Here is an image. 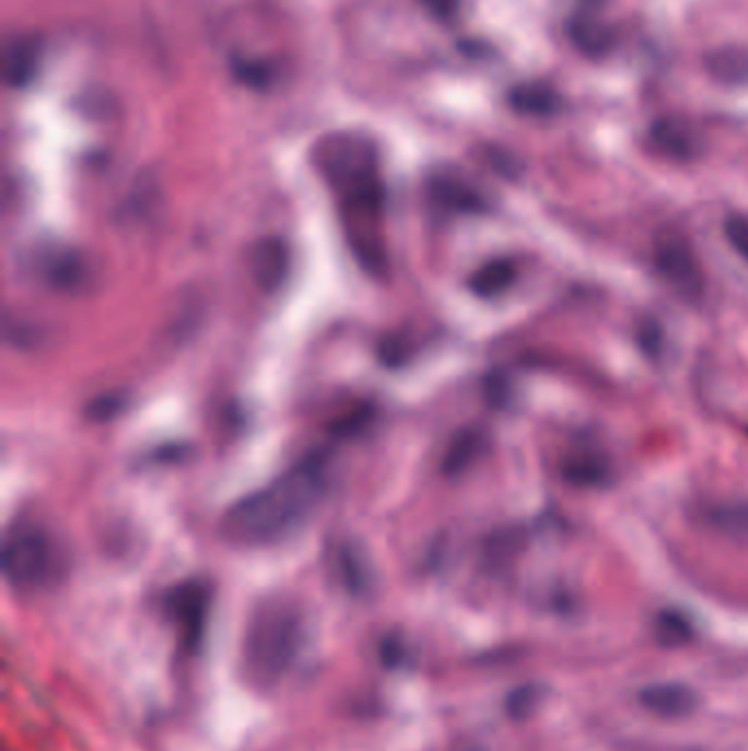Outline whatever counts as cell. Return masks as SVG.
Returning a JSON list of instances; mask_svg holds the SVG:
<instances>
[{
	"mask_svg": "<svg viewBox=\"0 0 748 751\" xmlns=\"http://www.w3.org/2000/svg\"><path fill=\"white\" fill-rule=\"evenodd\" d=\"M711 73L728 84L748 82V56L737 49H722L709 60Z\"/></svg>",
	"mask_w": 748,
	"mask_h": 751,
	"instance_id": "cell-16",
	"label": "cell"
},
{
	"mask_svg": "<svg viewBox=\"0 0 748 751\" xmlns=\"http://www.w3.org/2000/svg\"><path fill=\"white\" fill-rule=\"evenodd\" d=\"M317 166L336 194L378 179L376 152L367 139L332 137L317 148Z\"/></svg>",
	"mask_w": 748,
	"mask_h": 751,
	"instance_id": "cell-4",
	"label": "cell"
},
{
	"mask_svg": "<svg viewBox=\"0 0 748 751\" xmlns=\"http://www.w3.org/2000/svg\"><path fill=\"white\" fill-rule=\"evenodd\" d=\"M658 635L667 644H680L691 635V628H689L687 619L680 617L678 613H665L658 619Z\"/></svg>",
	"mask_w": 748,
	"mask_h": 751,
	"instance_id": "cell-18",
	"label": "cell"
},
{
	"mask_svg": "<svg viewBox=\"0 0 748 751\" xmlns=\"http://www.w3.org/2000/svg\"><path fill=\"white\" fill-rule=\"evenodd\" d=\"M433 194L437 203L454 212H481L483 209V196L459 177H450V174L437 177L433 181Z\"/></svg>",
	"mask_w": 748,
	"mask_h": 751,
	"instance_id": "cell-10",
	"label": "cell"
},
{
	"mask_svg": "<svg viewBox=\"0 0 748 751\" xmlns=\"http://www.w3.org/2000/svg\"><path fill=\"white\" fill-rule=\"evenodd\" d=\"M724 234L730 247L748 262V218H741V216L728 218L724 225Z\"/></svg>",
	"mask_w": 748,
	"mask_h": 751,
	"instance_id": "cell-19",
	"label": "cell"
},
{
	"mask_svg": "<svg viewBox=\"0 0 748 751\" xmlns=\"http://www.w3.org/2000/svg\"><path fill=\"white\" fill-rule=\"evenodd\" d=\"M713 527L728 534L730 538L748 541V501L724 503L709 512Z\"/></svg>",
	"mask_w": 748,
	"mask_h": 751,
	"instance_id": "cell-15",
	"label": "cell"
},
{
	"mask_svg": "<svg viewBox=\"0 0 748 751\" xmlns=\"http://www.w3.org/2000/svg\"><path fill=\"white\" fill-rule=\"evenodd\" d=\"M641 703L658 716H684L695 707V694L680 683H656L641 690Z\"/></svg>",
	"mask_w": 748,
	"mask_h": 751,
	"instance_id": "cell-8",
	"label": "cell"
},
{
	"mask_svg": "<svg viewBox=\"0 0 748 751\" xmlns=\"http://www.w3.org/2000/svg\"><path fill=\"white\" fill-rule=\"evenodd\" d=\"M568 32H571V41L584 54L597 56V54H603L608 47V32L592 19H575L568 25Z\"/></svg>",
	"mask_w": 748,
	"mask_h": 751,
	"instance_id": "cell-17",
	"label": "cell"
},
{
	"mask_svg": "<svg viewBox=\"0 0 748 751\" xmlns=\"http://www.w3.org/2000/svg\"><path fill=\"white\" fill-rule=\"evenodd\" d=\"M483 446H485V435L479 429L461 431L446 453V459H444L446 473L448 475L463 473L481 455Z\"/></svg>",
	"mask_w": 748,
	"mask_h": 751,
	"instance_id": "cell-14",
	"label": "cell"
},
{
	"mask_svg": "<svg viewBox=\"0 0 748 751\" xmlns=\"http://www.w3.org/2000/svg\"><path fill=\"white\" fill-rule=\"evenodd\" d=\"M509 104L525 115H551L560 100L544 84H520L509 93Z\"/></svg>",
	"mask_w": 748,
	"mask_h": 751,
	"instance_id": "cell-13",
	"label": "cell"
},
{
	"mask_svg": "<svg viewBox=\"0 0 748 751\" xmlns=\"http://www.w3.org/2000/svg\"><path fill=\"white\" fill-rule=\"evenodd\" d=\"M562 477L573 486H603L610 479V462L595 448L568 453L560 464Z\"/></svg>",
	"mask_w": 748,
	"mask_h": 751,
	"instance_id": "cell-7",
	"label": "cell"
},
{
	"mask_svg": "<svg viewBox=\"0 0 748 751\" xmlns=\"http://www.w3.org/2000/svg\"><path fill=\"white\" fill-rule=\"evenodd\" d=\"M327 466L325 453H312L268 486L240 499L225 516V536L242 545H262L290 534L325 497Z\"/></svg>",
	"mask_w": 748,
	"mask_h": 751,
	"instance_id": "cell-1",
	"label": "cell"
},
{
	"mask_svg": "<svg viewBox=\"0 0 748 751\" xmlns=\"http://www.w3.org/2000/svg\"><path fill=\"white\" fill-rule=\"evenodd\" d=\"M426 3L433 5V10H435L437 14H448V12H452V0H426Z\"/></svg>",
	"mask_w": 748,
	"mask_h": 751,
	"instance_id": "cell-20",
	"label": "cell"
},
{
	"mask_svg": "<svg viewBox=\"0 0 748 751\" xmlns=\"http://www.w3.org/2000/svg\"><path fill=\"white\" fill-rule=\"evenodd\" d=\"M514 280H516L514 262L492 260L472 275L470 288L481 297H494V295L503 293L505 288H509Z\"/></svg>",
	"mask_w": 748,
	"mask_h": 751,
	"instance_id": "cell-12",
	"label": "cell"
},
{
	"mask_svg": "<svg viewBox=\"0 0 748 751\" xmlns=\"http://www.w3.org/2000/svg\"><path fill=\"white\" fill-rule=\"evenodd\" d=\"M3 569L14 587L41 584L54 569L49 534L32 521H16L5 534Z\"/></svg>",
	"mask_w": 748,
	"mask_h": 751,
	"instance_id": "cell-3",
	"label": "cell"
},
{
	"mask_svg": "<svg viewBox=\"0 0 748 751\" xmlns=\"http://www.w3.org/2000/svg\"><path fill=\"white\" fill-rule=\"evenodd\" d=\"M654 146L671 159H691L695 152L693 133L674 120H663L652 128Z\"/></svg>",
	"mask_w": 748,
	"mask_h": 751,
	"instance_id": "cell-11",
	"label": "cell"
},
{
	"mask_svg": "<svg viewBox=\"0 0 748 751\" xmlns=\"http://www.w3.org/2000/svg\"><path fill=\"white\" fill-rule=\"evenodd\" d=\"M251 266L260 286L273 291L288 271V249L279 240H264L253 249Z\"/></svg>",
	"mask_w": 748,
	"mask_h": 751,
	"instance_id": "cell-9",
	"label": "cell"
},
{
	"mask_svg": "<svg viewBox=\"0 0 748 751\" xmlns=\"http://www.w3.org/2000/svg\"><path fill=\"white\" fill-rule=\"evenodd\" d=\"M43 47L38 38H14L5 49V80L14 89H25L41 67Z\"/></svg>",
	"mask_w": 748,
	"mask_h": 751,
	"instance_id": "cell-6",
	"label": "cell"
},
{
	"mask_svg": "<svg viewBox=\"0 0 748 751\" xmlns=\"http://www.w3.org/2000/svg\"><path fill=\"white\" fill-rule=\"evenodd\" d=\"M656 266L665 282L684 299H698L704 291L702 269L691 247L680 236H667L656 247Z\"/></svg>",
	"mask_w": 748,
	"mask_h": 751,
	"instance_id": "cell-5",
	"label": "cell"
},
{
	"mask_svg": "<svg viewBox=\"0 0 748 751\" xmlns=\"http://www.w3.org/2000/svg\"><path fill=\"white\" fill-rule=\"evenodd\" d=\"M299 630L301 619L290 602L262 604L246 635V665L255 681L271 683L279 676L299 648Z\"/></svg>",
	"mask_w": 748,
	"mask_h": 751,
	"instance_id": "cell-2",
	"label": "cell"
}]
</instances>
